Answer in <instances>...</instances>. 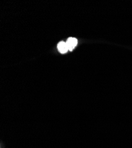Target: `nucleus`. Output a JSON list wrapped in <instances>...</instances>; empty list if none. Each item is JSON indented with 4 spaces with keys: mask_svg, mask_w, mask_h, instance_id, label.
I'll use <instances>...</instances> for the list:
<instances>
[{
    "mask_svg": "<svg viewBox=\"0 0 132 148\" xmlns=\"http://www.w3.org/2000/svg\"><path fill=\"white\" fill-rule=\"evenodd\" d=\"M66 44L68 48V50L72 51L77 46L78 44V40L74 38H69L66 42Z\"/></svg>",
    "mask_w": 132,
    "mask_h": 148,
    "instance_id": "f257e3e1",
    "label": "nucleus"
},
{
    "mask_svg": "<svg viewBox=\"0 0 132 148\" xmlns=\"http://www.w3.org/2000/svg\"><path fill=\"white\" fill-rule=\"evenodd\" d=\"M57 49L60 53H61L62 54H64L66 53L69 50L68 48L67 47V45L66 44V42H60L57 44Z\"/></svg>",
    "mask_w": 132,
    "mask_h": 148,
    "instance_id": "f03ea898",
    "label": "nucleus"
}]
</instances>
